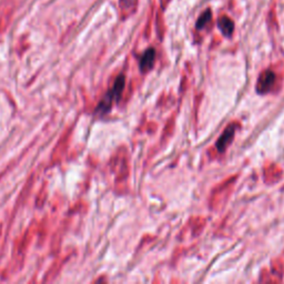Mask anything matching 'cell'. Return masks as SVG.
<instances>
[{"instance_id": "obj_1", "label": "cell", "mask_w": 284, "mask_h": 284, "mask_svg": "<svg viewBox=\"0 0 284 284\" xmlns=\"http://www.w3.org/2000/svg\"><path fill=\"white\" fill-rule=\"evenodd\" d=\"M16 6V0H2L0 2V29L7 27L14 15Z\"/></svg>"}, {"instance_id": "obj_2", "label": "cell", "mask_w": 284, "mask_h": 284, "mask_svg": "<svg viewBox=\"0 0 284 284\" xmlns=\"http://www.w3.org/2000/svg\"><path fill=\"white\" fill-rule=\"evenodd\" d=\"M275 81V73L271 70H265L260 74L257 83V91L260 95H265L271 90Z\"/></svg>"}, {"instance_id": "obj_3", "label": "cell", "mask_w": 284, "mask_h": 284, "mask_svg": "<svg viewBox=\"0 0 284 284\" xmlns=\"http://www.w3.org/2000/svg\"><path fill=\"white\" fill-rule=\"evenodd\" d=\"M235 128H236V125L231 124L230 126L227 127V129L223 131L221 137L219 138V140L217 141V148L220 152H223L225 148H227L230 144V142L232 141L234 133H235Z\"/></svg>"}, {"instance_id": "obj_4", "label": "cell", "mask_w": 284, "mask_h": 284, "mask_svg": "<svg viewBox=\"0 0 284 284\" xmlns=\"http://www.w3.org/2000/svg\"><path fill=\"white\" fill-rule=\"evenodd\" d=\"M154 58H155V51L153 48H149L140 59V70L142 72L149 71L150 69L153 67L154 63Z\"/></svg>"}, {"instance_id": "obj_5", "label": "cell", "mask_w": 284, "mask_h": 284, "mask_svg": "<svg viewBox=\"0 0 284 284\" xmlns=\"http://www.w3.org/2000/svg\"><path fill=\"white\" fill-rule=\"evenodd\" d=\"M218 27L224 36H228V37H230L231 34H232L233 29H234V25H233L232 20L228 18V17H222V18L220 19L218 22Z\"/></svg>"}, {"instance_id": "obj_6", "label": "cell", "mask_w": 284, "mask_h": 284, "mask_svg": "<svg viewBox=\"0 0 284 284\" xmlns=\"http://www.w3.org/2000/svg\"><path fill=\"white\" fill-rule=\"evenodd\" d=\"M125 84H126V78H125L124 74H120V76L117 78V80H115V83L113 85V88L110 90V92H111V95L113 96L114 99L119 100V98H120L121 94H123V91H124Z\"/></svg>"}, {"instance_id": "obj_7", "label": "cell", "mask_w": 284, "mask_h": 284, "mask_svg": "<svg viewBox=\"0 0 284 284\" xmlns=\"http://www.w3.org/2000/svg\"><path fill=\"white\" fill-rule=\"evenodd\" d=\"M113 99H114L113 96L111 95V92L109 91L108 94L106 95V97H104L103 99L101 100V102L99 103V106H98L97 111H98V112H100L101 114L108 112L109 110H110V108H111V103H112Z\"/></svg>"}, {"instance_id": "obj_8", "label": "cell", "mask_w": 284, "mask_h": 284, "mask_svg": "<svg viewBox=\"0 0 284 284\" xmlns=\"http://www.w3.org/2000/svg\"><path fill=\"white\" fill-rule=\"evenodd\" d=\"M211 17H212V14H211L210 10L205 11V13L200 16V18L198 19V21H196V25H195L196 29L204 28L208 24V22L211 20Z\"/></svg>"}]
</instances>
